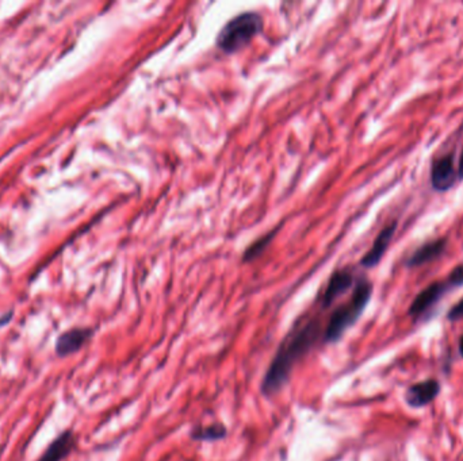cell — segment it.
<instances>
[{
  "label": "cell",
  "instance_id": "obj_17",
  "mask_svg": "<svg viewBox=\"0 0 463 461\" xmlns=\"http://www.w3.org/2000/svg\"><path fill=\"white\" fill-rule=\"evenodd\" d=\"M459 352H461L463 358V336L459 339Z\"/></svg>",
  "mask_w": 463,
  "mask_h": 461
},
{
  "label": "cell",
  "instance_id": "obj_4",
  "mask_svg": "<svg viewBox=\"0 0 463 461\" xmlns=\"http://www.w3.org/2000/svg\"><path fill=\"white\" fill-rule=\"evenodd\" d=\"M454 160H455L454 153H448L436 158L432 163L431 184L435 191L446 192L454 187L458 179V172L454 168Z\"/></svg>",
  "mask_w": 463,
  "mask_h": 461
},
{
  "label": "cell",
  "instance_id": "obj_8",
  "mask_svg": "<svg viewBox=\"0 0 463 461\" xmlns=\"http://www.w3.org/2000/svg\"><path fill=\"white\" fill-rule=\"evenodd\" d=\"M451 287L447 284V282L442 283V282H436L429 284L427 289L421 291L413 301V303L409 308V315L412 317H419L423 312H426L427 310L432 308L433 305H436L439 302V299L446 293L447 291L450 290Z\"/></svg>",
  "mask_w": 463,
  "mask_h": 461
},
{
  "label": "cell",
  "instance_id": "obj_7",
  "mask_svg": "<svg viewBox=\"0 0 463 461\" xmlns=\"http://www.w3.org/2000/svg\"><path fill=\"white\" fill-rule=\"evenodd\" d=\"M397 225H398V222L393 221V222L389 223L386 227H383L381 230V233L378 234L371 249L364 256L362 257V260H360L362 267L374 268L376 265L381 263L382 257L386 253V249L389 248L392 239L395 237Z\"/></svg>",
  "mask_w": 463,
  "mask_h": 461
},
{
  "label": "cell",
  "instance_id": "obj_9",
  "mask_svg": "<svg viewBox=\"0 0 463 461\" xmlns=\"http://www.w3.org/2000/svg\"><path fill=\"white\" fill-rule=\"evenodd\" d=\"M447 239H439L435 241L427 242L424 245H421L420 248H417L411 257L407 260L405 265L408 268H416L420 265H424L431 261H435L436 258L442 256L446 252Z\"/></svg>",
  "mask_w": 463,
  "mask_h": 461
},
{
  "label": "cell",
  "instance_id": "obj_15",
  "mask_svg": "<svg viewBox=\"0 0 463 461\" xmlns=\"http://www.w3.org/2000/svg\"><path fill=\"white\" fill-rule=\"evenodd\" d=\"M448 320L450 321H459L463 318V299H461L454 308L448 311Z\"/></svg>",
  "mask_w": 463,
  "mask_h": 461
},
{
  "label": "cell",
  "instance_id": "obj_6",
  "mask_svg": "<svg viewBox=\"0 0 463 461\" xmlns=\"http://www.w3.org/2000/svg\"><path fill=\"white\" fill-rule=\"evenodd\" d=\"M354 283H355V274L351 270L344 268L335 271L329 277L326 290L321 295V306L324 308H329L339 296H342L350 290L354 286Z\"/></svg>",
  "mask_w": 463,
  "mask_h": 461
},
{
  "label": "cell",
  "instance_id": "obj_1",
  "mask_svg": "<svg viewBox=\"0 0 463 461\" xmlns=\"http://www.w3.org/2000/svg\"><path fill=\"white\" fill-rule=\"evenodd\" d=\"M320 324L317 320H310L307 324L292 330L288 339L279 346L274 360L264 376L261 390L267 396L278 393L289 380L294 364L308 353L317 340Z\"/></svg>",
  "mask_w": 463,
  "mask_h": 461
},
{
  "label": "cell",
  "instance_id": "obj_10",
  "mask_svg": "<svg viewBox=\"0 0 463 461\" xmlns=\"http://www.w3.org/2000/svg\"><path fill=\"white\" fill-rule=\"evenodd\" d=\"M75 446V436L72 430L60 433L51 444L47 446L44 453L37 461H63L67 459Z\"/></svg>",
  "mask_w": 463,
  "mask_h": 461
},
{
  "label": "cell",
  "instance_id": "obj_16",
  "mask_svg": "<svg viewBox=\"0 0 463 461\" xmlns=\"http://www.w3.org/2000/svg\"><path fill=\"white\" fill-rule=\"evenodd\" d=\"M458 180H463V151L461 156H459V161H458Z\"/></svg>",
  "mask_w": 463,
  "mask_h": 461
},
{
  "label": "cell",
  "instance_id": "obj_5",
  "mask_svg": "<svg viewBox=\"0 0 463 461\" xmlns=\"http://www.w3.org/2000/svg\"><path fill=\"white\" fill-rule=\"evenodd\" d=\"M94 336V330L89 327H72L67 331L61 333L56 343L54 352L58 358H68L70 355L79 352L87 342Z\"/></svg>",
  "mask_w": 463,
  "mask_h": 461
},
{
  "label": "cell",
  "instance_id": "obj_11",
  "mask_svg": "<svg viewBox=\"0 0 463 461\" xmlns=\"http://www.w3.org/2000/svg\"><path fill=\"white\" fill-rule=\"evenodd\" d=\"M440 391L436 380H426L412 386L407 393V400L413 408H423L431 403Z\"/></svg>",
  "mask_w": 463,
  "mask_h": 461
},
{
  "label": "cell",
  "instance_id": "obj_13",
  "mask_svg": "<svg viewBox=\"0 0 463 461\" xmlns=\"http://www.w3.org/2000/svg\"><path fill=\"white\" fill-rule=\"evenodd\" d=\"M274 236V232L273 233H270L268 236H266V237H263V239H259V241H257L252 246H249L248 248V251H247V253H245V256H244V258L248 261V260H251V258H254V257H257L266 246H267V244L271 241V237Z\"/></svg>",
  "mask_w": 463,
  "mask_h": 461
},
{
  "label": "cell",
  "instance_id": "obj_12",
  "mask_svg": "<svg viewBox=\"0 0 463 461\" xmlns=\"http://www.w3.org/2000/svg\"><path fill=\"white\" fill-rule=\"evenodd\" d=\"M226 430L223 425H211V427H201L192 431V437L195 440H204V441H213V440H221L225 437Z\"/></svg>",
  "mask_w": 463,
  "mask_h": 461
},
{
  "label": "cell",
  "instance_id": "obj_2",
  "mask_svg": "<svg viewBox=\"0 0 463 461\" xmlns=\"http://www.w3.org/2000/svg\"><path fill=\"white\" fill-rule=\"evenodd\" d=\"M371 293L373 284L364 277L358 279L351 299L332 312L324 333V341H338L343 336L344 331L357 322L360 314L370 302Z\"/></svg>",
  "mask_w": 463,
  "mask_h": 461
},
{
  "label": "cell",
  "instance_id": "obj_14",
  "mask_svg": "<svg viewBox=\"0 0 463 461\" xmlns=\"http://www.w3.org/2000/svg\"><path fill=\"white\" fill-rule=\"evenodd\" d=\"M447 284H448L451 289H455V287H461V286H463V264H461V265H457V267L451 271V274H448Z\"/></svg>",
  "mask_w": 463,
  "mask_h": 461
},
{
  "label": "cell",
  "instance_id": "obj_3",
  "mask_svg": "<svg viewBox=\"0 0 463 461\" xmlns=\"http://www.w3.org/2000/svg\"><path fill=\"white\" fill-rule=\"evenodd\" d=\"M263 29V19L257 13H244L232 18L217 35L216 45L223 53H236L245 48Z\"/></svg>",
  "mask_w": 463,
  "mask_h": 461
}]
</instances>
